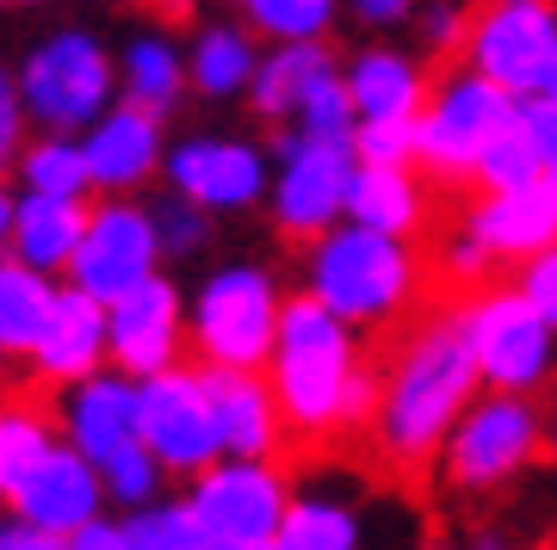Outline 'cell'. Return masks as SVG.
I'll return each instance as SVG.
<instances>
[{
  "instance_id": "1",
  "label": "cell",
  "mask_w": 557,
  "mask_h": 550,
  "mask_svg": "<svg viewBox=\"0 0 557 550\" xmlns=\"http://www.w3.org/2000/svg\"><path fill=\"white\" fill-rule=\"evenodd\" d=\"M483 372L465 335V315L440 310L416 322L391 365L379 372V414H372V446H379L397 471H428L440 464L446 439H453L458 414L478 402Z\"/></svg>"
},
{
  "instance_id": "2",
  "label": "cell",
  "mask_w": 557,
  "mask_h": 550,
  "mask_svg": "<svg viewBox=\"0 0 557 550\" xmlns=\"http://www.w3.org/2000/svg\"><path fill=\"white\" fill-rule=\"evenodd\" d=\"M267 384L278 396L285 433L310 439V446L329 439V433L372 427V414H379V372L359 359L354 328L310 291L285 297Z\"/></svg>"
},
{
  "instance_id": "3",
  "label": "cell",
  "mask_w": 557,
  "mask_h": 550,
  "mask_svg": "<svg viewBox=\"0 0 557 550\" xmlns=\"http://www.w3.org/2000/svg\"><path fill=\"white\" fill-rule=\"evenodd\" d=\"M13 68L32 130L87 137L119 105V50L94 25H50L25 43Z\"/></svg>"
},
{
  "instance_id": "4",
  "label": "cell",
  "mask_w": 557,
  "mask_h": 550,
  "mask_svg": "<svg viewBox=\"0 0 557 550\" xmlns=\"http://www.w3.org/2000/svg\"><path fill=\"white\" fill-rule=\"evenodd\" d=\"M304 291L329 303L347 328H391L416 303V254L397 236L335 223L304 248Z\"/></svg>"
},
{
  "instance_id": "5",
  "label": "cell",
  "mask_w": 557,
  "mask_h": 550,
  "mask_svg": "<svg viewBox=\"0 0 557 550\" xmlns=\"http://www.w3.org/2000/svg\"><path fill=\"white\" fill-rule=\"evenodd\" d=\"M278 315H285L278 278L255 260H223L186 297L193 359L218 365V372H267L278 340Z\"/></svg>"
},
{
  "instance_id": "6",
  "label": "cell",
  "mask_w": 557,
  "mask_h": 550,
  "mask_svg": "<svg viewBox=\"0 0 557 550\" xmlns=\"http://www.w3.org/2000/svg\"><path fill=\"white\" fill-rule=\"evenodd\" d=\"M539 452H545V414L533 409V396L483 390L458 414L453 439L440 452V471L458 495H490V489H508Z\"/></svg>"
},
{
  "instance_id": "7",
  "label": "cell",
  "mask_w": 557,
  "mask_h": 550,
  "mask_svg": "<svg viewBox=\"0 0 557 550\" xmlns=\"http://www.w3.org/2000/svg\"><path fill=\"white\" fill-rule=\"evenodd\" d=\"M465 335L478 353L483 390L502 396H539L557 372V328L533 310V297L508 285V291H471L465 303Z\"/></svg>"
},
{
  "instance_id": "8",
  "label": "cell",
  "mask_w": 557,
  "mask_h": 550,
  "mask_svg": "<svg viewBox=\"0 0 557 550\" xmlns=\"http://www.w3.org/2000/svg\"><path fill=\"white\" fill-rule=\"evenodd\" d=\"M359 155L354 142H322V137H298V130H278L273 137V229L285 241H310L329 236L341 216H347V192H354Z\"/></svg>"
},
{
  "instance_id": "9",
  "label": "cell",
  "mask_w": 557,
  "mask_h": 550,
  "mask_svg": "<svg viewBox=\"0 0 557 550\" xmlns=\"http://www.w3.org/2000/svg\"><path fill=\"white\" fill-rule=\"evenodd\" d=\"M292 495L298 489L285 483V471H278L273 458H218L211 471L193 476L186 508H193V520H199L205 538H218V545L273 550Z\"/></svg>"
},
{
  "instance_id": "10",
  "label": "cell",
  "mask_w": 557,
  "mask_h": 550,
  "mask_svg": "<svg viewBox=\"0 0 557 550\" xmlns=\"http://www.w3.org/2000/svg\"><path fill=\"white\" fill-rule=\"evenodd\" d=\"M515 118H520V105L508 87L483 80L478 68L446 75L434 87V99H428V112H421L416 161H428V174H440V179H471L483 142L496 137V130H508Z\"/></svg>"
},
{
  "instance_id": "11",
  "label": "cell",
  "mask_w": 557,
  "mask_h": 550,
  "mask_svg": "<svg viewBox=\"0 0 557 550\" xmlns=\"http://www.w3.org/2000/svg\"><path fill=\"white\" fill-rule=\"evenodd\" d=\"M161 273V241H156V216L137 198H94L87 204V236H81L69 278L75 291L119 303L124 291H137L143 278Z\"/></svg>"
},
{
  "instance_id": "12",
  "label": "cell",
  "mask_w": 557,
  "mask_h": 550,
  "mask_svg": "<svg viewBox=\"0 0 557 550\" xmlns=\"http://www.w3.org/2000/svg\"><path fill=\"white\" fill-rule=\"evenodd\" d=\"M143 396V446L161 458L168 476H199L223 458L218 409L205 390V365H174L137 384Z\"/></svg>"
},
{
  "instance_id": "13",
  "label": "cell",
  "mask_w": 557,
  "mask_h": 550,
  "mask_svg": "<svg viewBox=\"0 0 557 550\" xmlns=\"http://www.w3.org/2000/svg\"><path fill=\"white\" fill-rule=\"evenodd\" d=\"M161 186L180 198L205 204L211 216H236L267 204L273 192V161L267 149L248 137H180L168 142V167H161Z\"/></svg>"
},
{
  "instance_id": "14",
  "label": "cell",
  "mask_w": 557,
  "mask_h": 550,
  "mask_svg": "<svg viewBox=\"0 0 557 550\" xmlns=\"http://www.w3.org/2000/svg\"><path fill=\"white\" fill-rule=\"evenodd\" d=\"M552 50H557L552 0H478L471 38H465V62L483 80H496L508 93H533Z\"/></svg>"
},
{
  "instance_id": "15",
  "label": "cell",
  "mask_w": 557,
  "mask_h": 550,
  "mask_svg": "<svg viewBox=\"0 0 557 550\" xmlns=\"http://www.w3.org/2000/svg\"><path fill=\"white\" fill-rule=\"evenodd\" d=\"M106 328H112V372L124 377H156L186 365L193 340H186V291L168 273L143 278L137 291L106 303Z\"/></svg>"
},
{
  "instance_id": "16",
  "label": "cell",
  "mask_w": 557,
  "mask_h": 550,
  "mask_svg": "<svg viewBox=\"0 0 557 550\" xmlns=\"http://www.w3.org/2000/svg\"><path fill=\"white\" fill-rule=\"evenodd\" d=\"M87 167H94V198H137L143 186H156L168 167V118L143 112V105H112L87 137Z\"/></svg>"
},
{
  "instance_id": "17",
  "label": "cell",
  "mask_w": 557,
  "mask_h": 550,
  "mask_svg": "<svg viewBox=\"0 0 557 550\" xmlns=\"http://www.w3.org/2000/svg\"><path fill=\"white\" fill-rule=\"evenodd\" d=\"M57 421H62V439H69L81 458H94V464L131 452V446H143L137 377L112 372V365L94 372V377H81V384L57 390Z\"/></svg>"
},
{
  "instance_id": "18",
  "label": "cell",
  "mask_w": 557,
  "mask_h": 550,
  "mask_svg": "<svg viewBox=\"0 0 557 550\" xmlns=\"http://www.w3.org/2000/svg\"><path fill=\"white\" fill-rule=\"evenodd\" d=\"M7 513L25 520V526H44V532H57V538H69V532H81L87 520L106 513V476H100L94 458H81L75 446L62 439L57 452L7 495Z\"/></svg>"
},
{
  "instance_id": "19",
  "label": "cell",
  "mask_w": 557,
  "mask_h": 550,
  "mask_svg": "<svg viewBox=\"0 0 557 550\" xmlns=\"http://www.w3.org/2000/svg\"><path fill=\"white\" fill-rule=\"evenodd\" d=\"M112 365V328H106V303L100 297L75 291V285H62L57 297V315H50V328H44L38 353L25 359V372L38 390H69L81 377H94Z\"/></svg>"
},
{
  "instance_id": "20",
  "label": "cell",
  "mask_w": 557,
  "mask_h": 550,
  "mask_svg": "<svg viewBox=\"0 0 557 550\" xmlns=\"http://www.w3.org/2000/svg\"><path fill=\"white\" fill-rule=\"evenodd\" d=\"M205 390H211V409H218L223 458H278L285 414H278L267 372H218V365H205Z\"/></svg>"
},
{
  "instance_id": "21",
  "label": "cell",
  "mask_w": 557,
  "mask_h": 550,
  "mask_svg": "<svg viewBox=\"0 0 557 550\" xmlns=\"http://www.w3.org/2000/svg\"><path fill=\"white\" fill-rule=\"evenodd\" d=\"M465 229H471L496 260L527 266L533 254H545L557 241V198L545 192V179L527 186V192H483L478 204L465 211Z\"/></svg>"
},
{
  "instance_id": "22",
  "label": "cell",
  "mask_w": 557,
  "mask_h": 550,
  "mask_svg": "<svg viewBox=\"0 0 557 550\" xmlns=\"http://www.w3.org/2000/svg\"><path fill=\"white\" fill-rule=\"evenodd\" d=\"M186 93H193L186 43H174L161 25H143V32H131L119 43V99L124 105H143L156 118H174Z\"/></svg>"
},
{
  "instance_id": "23",
  "label": "cell",
  "mask_w": 557,
  "mask_h": 550,
  "mask_svg": "<svg viewBox=\"0 0 557 550\" xmlns=\"http://www.w3.org/2000/svg\"><path fill=\"white\" fill-rule=\"evenodd\" d=\"M87 204L94 198H44V192H20L13 204V236H7V254L38 266L50 278H69V260H75L81 236H87Z\"/></svg>"
},
{
  "instance_id": "24",
  "label": "cell",
  "mask_w": 557,
  "mask_h": 550,
  "mask_svg": "<svg viewBox=\"0 0 557 550\" xmlns=\"http://www.w3.org/2000/svg\"><path fill=\"white\" fill-rule=\"evenodd\" d=\"M260 68V43L255 25H230V20H199L186 38V75L199 99H248Z\"/></svg>"
},
{
  "instance_id": "25",
  "label": "cell",
  "mask_w": 557,
  "mask_h": 550,
  "mask_svg": "<svg viewBox=\"0 0 557 550\" xmlns=\"http://www.w3.org/2000/svg\"><path fill=\"white\" fill-rule=\"evenodd\" d=\"M57 297H62V278L25 266V260L0 254V353L7 359H32L38 353L44 328L57 315Z\"/></svg>"
},
{
  "instance_id": "26",
  "label": "cell",
  "mask_w": 557,
  "mask_h": 550,
  "mask_svg": "<svg viewBox=\"0 0 557 550\" xmlns=\"http://www.w3.org/2000/svg\"><path fill=\"white\" fill-rule=\"evenodd\" d=\"M273 550H366V513H359L354 495L329 489V483L298 489L292 508H285Z\"/></svg>"
},
{
  "instance_id": "27",
  "label": "cell",
  "mask_w": 557,
  "mask_h": 550,
  "mask_svg": "<svg viewBox=\"0 0 557 550\" xmlns=\"http://www.w3.org/2000/svg\"><path fill=\"white\" fill-rule=\"evenodd\" d=\"M57 446H62L57 409H44L32 390H0V501L20 489Z\"/></svg>"
},
{
  "instance_id": "28",
  "label": "cell",
  "mask_w": 557,
  "mask_h": 550,
  "mask_svg": "<svg viewBox=\"0 0 557 550\" xmlns=\"http://www.w3.org/2000/svg\"><path fill=\"white\" fill-rule=\"evenodd\" d=\"M347 223L379 229V236H416L421 229V186L409 179V167H366L359 161L354 192H347Z\"/></svg>"
},
{
  "instance_id": "29",
  "label": "cell",
  "mask_w": 557,
  "mask_h": 550,
  "mask_svg": "<svg viewBox=\"0 0 557 550\" xmlns=\"http://www.w3.org/2000/svg\"><path fill=\"white\" fill-rule=\"evenodd\" d=\"M329 68V50L322 43H273L267 57H260L255 68V87H248V105H255L260 124H292V112H298L304 87Z\"/></svg>"
},
{
  "instance_id": "30",
  "label": "cell",
  "mask_w": 557,
  "mask_h": 550,
  "mask_svg": "<svg viewBox=\"0 0 557 550\" xmlns=\"http://www.w3.org/2000/svg\"><path fill=\"white\" fill-rule=\"evenodd\" d=\"M13 186L44 198H94V167L81 137H57V130H32L13 161Z\"/></svg>"
},
{
  "instance_id": "31",
  "label": "cell",
  "mask_w": 557,
  "mask_h": 550,
  "mask_svg": "<svg viewBox=\"0 0 557 550\" xmlns=\"http://www.w3.org/2000/svg\"><path fill=\"white\" fill-rule=\"evenodd\" d=\"M347 93H354L359 118H421V75H416V62L397 57V50L354 57Z\"/></svg>"
},
{
  "instance_id": "32",
  "label": "cell",
  "mask_w": 557,
  "mask_h": 550,
  "mask_svg": "<svg viewBox=\"0 0 557 550\" xmlns=\"http://www.w3.org/2000/svg\"><path fill=\"white\" fill-rule=\"evenodd\" d=\"M285 130H298V137H322V142H354L359 130V105L354 93H347V75H341L335 62L322 68L310 87H304L298 112H292V124Z\"/></svg>"
},
{
  "instance_id": "33",
  "label": "cell",
  "mask_w": 557,
  "mask_h": 550,
  "mask_svg": "<svg viewBox=\"0 0 557 550\" xmlns=\"http://www.w3.org/2000/svg\"><path fill=\"white\" fill-rule=\"evenodd\" d=\"M483 186V192H527V186H539L545 179V155L533 149V137H527V124H508V130H496V137L483 142L478 155V174H471Z\"/></svg>"
},
{
  "instance_id": "34",
  "label": "cell",
  "mask_w": 557,
  "mask_h": 550,
  "mask_svg": "<svg viewBox=\"0 0 557 550\" xmlns=\"http://www.w3.org/2000/svg\"><path fill=\"white\" fill-rule=\"evenodd\" d=\"M242 25H255L267 43H322L335 25V0H236Z\"/></svg>"
},
{
  "instance_id": "35",
  "label": "cell",
  "mask_w": 557,
  "mask_h": 550,
  "mask_svg": "<svg viewBox=\"0 0 557 550\" xmlns=\"http://www.w3.org/2000/svg\"><path fill=\"white\" fill-rule=\"evenodd\" d=\"M149 216H156L161 260H199L205 248H211V211H205V204H193V198L161 192L156 204H149Z\"/></svg>"
},
{
  "instance_id": "36",
  "label": "cell",
  "mask_w": 557,
  "mask_h": 550,
  "mask_svg": "<svg viewBox=\"0 0 557 550\" xmlns=\"http://www.w3.org/2000/svg\"><path fill=\"white\" fill-rule=\"evenodd\" d=\"M124 526H131L137 550H199L205 545V532L186 501H149V508L124 513Z\"/></svg>"
},
{
  "instance_id": "37",
  "label": "cell",
  "mask_w": 557,
  "mask_h": 550,
  "mask_svg": "<svg viewBox=\"0 0 557 550\" xmlns=\"http://www.w3.org/2000/svg\"><path fill=\"white\" fill-rule=\"evenodd\" d=\"M100 476H106V501H119L124 513H137V508H149V501H161V458L149 452V446H131V452H119V458H106L100 464Z\"/></svg>"
},
{
  "instance_id": "38",
  "label": "cell",
  "mask_w": 557,
  "mask_h": 550,
  "mask_svg": "<svg viewBox=\"0 0 557 550\" xmlns=\"http://www.w3.org/2000/svg\"><path fill=\"white\" fill-rule=\"evenodd\" d=\"M421 149V118H359L354 155L366 167H409Z\"/></svg>"
},
{
  "instance_id": "39",
  "label": "cell",
  "mask_w": 557,
  "mask_h": 550,
  "mask_svg": "<svg viewBox=\"0 0 557 550\" xmlns=\"http://www.w3.org/2000/svg\"><path fill=\"white\" fill-rule=\"evenodd\" d=\"M25 137H32V118H25V99H20V68L0 57V179H13Z\"/></svg>"
},
{
  "instance_id": "40",
  "label": "cell",
  "mask_w": 557,
  "mask_h": 550,
  "mask_svg": "<svg viewBox=\"0 0 557 550\" xmlns=\"http://www.w3.org/2000/svg\"><path fill=\"white\" fill-rule=\"evenodd\" d=\"M490 266H496V254H490L471 229H458V236L440 248V273H446V285H458V291H478L483 278H490Z\"/></svg>"
},
{
  "instance_id": "41",
  "label": "cell",
  "mask_w": 557,
  "mask_h": 550,
  "mask_svg": "<svg viewBox=\"0 0 557 550\" xmlns=\"http://www.w3.org/2000/svg\"><path fill=\"white\" fill-rule=\"evenodd\" d=\"M520 291L533 297V310L557 328V241L545 248V254H533L527 266H520Z\"/></svg>"
},
{
  "instance_id": "42",
  "label": "cell",
  "mask_w": 557,
  "mask_h": 550,
  "mask_svg": "<svg viewBox=\"0 0 557 550\" xmlns=\"http://www.w3.org/2000/svg\"><path fill=\"white\" fill-rule=\"evenodd\" d=\"M520 124H527V137H533V149L545 155V167H557V105L552 99H527L520 105Z\"/></svg>"
},
{
  "instance_id": "43",
  "label": "cell",
  "mask_w": 557,
  "mask_h": 550,
  "mask_svg": "<svg viewBox=\"0 0 557 550\" xmlns=\"http://www.w3.org/2000/svg\"><path fill=\"white\" fill-rule=\"evenodd\" d=\"M69 550H137L131 545V526H124V520H87V526L81 532H69Z\"/></svg>"
},
{
  "instance_id": "44",
  "label": "cell",
  "mask_w": 557,
  "mask_h": 550,
  "mask_svg": "<svg viewBox=\"0 0 557 550\" xmlns=\"http://www.w3.org/2000/svg\"><path fill=\"white\" fill-rule=\"evenodd\" d=\"M0 550H69V538H57V532H44V526H25V520H13V526L0 532Z\"/></svg>"
},
{
  "instance_id": "45",
  "label": "cell",
  "mask_w": 557,
  "mask_h": 550,
  "mask_svg": "<svg viewBox=\"0 0 557 550\" xmlns=\"http://www.w3.org/2000/svg\"><path fill=\"white\" fill-rule=\"evenodd\" d=\"M354 7H359V20H372V25H391L409 13V0H354Z\"/></svg>"
},
{
  "instance_id": "46",
  "label": "cell",
  "mask_w": 557,
  "mask_h": 550,
  "mask_svg": "<svg viewBox=\"0 0 557 550\" xmlns=\"http://www.w3.org/2000/svg\"><path fill=\"white\" fill-rule=\"evenodd\" d=\"M13 204H20V186L0 179V254H7V236H13Z\"/></svg>"
},
{
  "instance_id": "47",
  "label": "cell",
  "mask_w": 557,
  "mask_h": 550,
  "mask_svg": "<svg viewBox=\"0 0 557 550\" xmlns=\"http://www.w3.org/2000/svg\"><path fill=\"white\" fill-rule=\"evenodd\" d=\"M533 93H539V99H552V105H557V50H552V62H545V75H539Z\"/></svg>"
},
{
  "instance_id": "48",
  "label": "cell",
  "mask_w": 557,
  "mask_h": 550,
  "mask_svg": "<svg viewBox=\"0 0 557 550\" xmlns=\"http://www.w3.org/2000/svg\"><path fill=\"white\" fill-rule=\"evenodd\" d=\"M32 7H50V0H0V13H32Z\"/></svg>"
},
{
  "instance_id": "49",
  "label": "cell",
  "mask_w": 557,
  "mask_h": 550,
  "mask_svg": "<svg viewBox=\"0 0 557 550\" xmlns=\"http://www.w3.org/2000/svg\"><path fill=\"white\" fill-rule=\"evenodd\" d=\"M156 7H168V13H186V7H193V0H156Z\"/></svg>"
},
{
  "instance_id": "50",
  "label": "cell",
  "mask_w": 557,
  "mask_h": 550,
  "mask_svg": "<svg viewBox=\"0 0 557 550\" xmlns=\"http://www.w3.org/2000/svg\"><path fill=\"white\" fill-rule=\"evenodd\" d=\"M545 192H552V198H557V167H545Z\"/></svg>"
},
{
  "instance_id": "51",
  "label": "cell",
  "mask_w": 557,
  "mask_h": 550,
  "mask_svg": "<svg viewBox=\"0 0 557 550\" xmlns=\"http://www.w3.org/2000/svg\"><path fill=\"white\" fill-rule=\"evenodd\" d=\"M545 446H552V452H557V414H552V427H545Z\"/></svg>"
},
{
  "instance_id": "52",
  "label": "cell",
  "mask_w": 557,
  "mask_h": 550,
  "mask_svg": "<svg viewBox=\"0 0 557 550\" xmlns=\"http://www.w3.org/2000/svg\"><path fill=\"white\" fill-rule=\"evenodd\" d=\"M428 550H465V545H428Z\"/></svg>"
},
{
  "instance_id": "53",
  "label": "cell",
  "mask_w": 557,
  "mask_h": 550,
  "mask_svg": "<svg viewBox=\"0 0 557 550\" xmlns=\"http://www.w3.org/2000/svg\"><path fill=\"white\" fill-rule=\"evenodd\" d=\"M94 7H119V0H94Z\"/></svg>"
},
{
  "instance_id": "54",
  "label": "cell",
  "mask_w": 557,
  "mask_h": 550,
  "mask_svg": "<svg viewBox=\"0 0 557 550\" xmlns=\"http://www.w3.org/2000/svg\"><path fill=\"white\" fill-rule=\"evenodd\" d=\"M0 532H7V513H0Z\"/></svg>"
},
{
  "instance_id": "55",
  "label": "cell",
  "mask_w": 557,
  "mask_h": 550,
  "mask_svg": "<svg viewBox=\"0 0 557 550\" xmlns=\"http://www.w3.org/2000/svg\"><path fill=\"white\" fill-rule=\"evenodd\" d=\"M0 359H7V353H0Z\"/></svg>"
}]
</instances>
